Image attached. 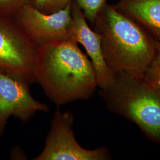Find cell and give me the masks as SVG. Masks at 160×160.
<instances>
[{
  "mask_svg": "<svg viewBox=\"0 0 160 160\" xmlns=\"http://www.w3.org/2000/svg\"><path fill=\"white\" fill-rule=\"evenodd\" d=\"M34 73L36 82L58 106L87 100L98 87L91 60L71 39H52L39 43Z\"/></svg>",
  "mask_w": 160,
  "mask_h": 160,
  "instance_id": "1",
  "label": "cell"
},
{
  "mask_svg": "<svg viewBox=\"0 0 160 160\" xmlns=\"http://www.w3.org/2000/svg\"><path fill=\"white\" fill-rule=\"evenodd\" d=\"M92 24L102 37L103 58L113 75L144 77L157 52L156 41L114 5L104 6Z\"/></svg>",
  "mask_w": 160,
  "mask_h": 160,
  "instance_id": "2",
  "label": "cell"
},
{
  "mask_svg": "<svg viewBox=\"0 0 160 160\" xmlns=\"http://www.w3.org/2000/svg\"><path fill=\"white\" fill-rule=\"evenodd\" d=\"M100 95L110 112L131 120L149 139L160 143V90L145 77L115 73Z\"/></svg>",
  "mask_w": 160,
  "mask_h": 160,
  "instance_id": "3",
  "label": "cell"
},
{
  "mask_svg": "<svg viewBox=\"0 0 160 160\" xmlns=\"http://www.w3.org/2000/svg\"><path fill=\"white\" fill-rule=\"evenodd\" d=\"M38 48L15 20L0 17V72L29 86L36 82L34 67Z\"/></svg>",
  "mask_w": 160,
  "mask_h": 160,
  "instance_id": "4",
  "label": "cell"
},
{
  "mask_svg": "<svg viewBox=\"0 0 160 160\" xmlns=\"http://www.w3.org/2000/svg\"><path fill=\"white\" fill-rule=\"evenodd\" d=\"M74 116L70 112H55L44 148L34 160H107L111 159L105 147L82 148L77 141L72 126Z\"/></svg>",
  "mask_w": 160,
  "mask_h": 160,
  "instance_id": "5",
  "label": "cell"
},
{
  "mask_svg": "<svg viewBox=\"0 0 160 160\" xmlns=\"http://www.w3.org/2000/svg\"><path fill=\"white\" fill-rule=\"evenodd\" d=\"M72 5V1L58 11L46 14L28 3L18 12L15 21L38 44L52 39H70Z\"/></svg>",
  "mask_w": 160,
  "mask_h": 160,
  "instance_id": "6",
  "label": "cell"
},
{
  "mask_svg": "<svg viewBox=\"0 0 160 160\" xmlns=\"http://www.w3.org/2000/svg\"><path fill=\"white\" fill-rule=\"evenodd\" d=\"M49 110L48 104L32 96L29 84L0 72V136L4 134L10 117L26 123L38 112Z\"/></svg>",
  "mask_w": 160,
  "mask_h": 160,
  "instance_id": "7",
  "label": "cell"
},
{
  "mask_svg": "<svg viewBox=\"0 0 160 160\" xmlns=\"http://www.w3.org/2000/svg\"><path fill=\"white\" fill-rule=\"evenodd\" d=\"M72 17L70 39L84 48L95 69L98 87L100 88H106L112 83L113 75L103 58L102 37L90 28L83 12L75 1L72 2Z\"/></svg>",
  "mask_w": 160,
  "mask_h": 160,
  "instance_id": "8",
  "label": "cell"
},
{
  "mask_svg": "<svg viewBox=\"0 0 160 160\" xmlns=\"http://www.w3.org/2000/svg\"><path fill=\"white\" fill-rule=\"evenodd\" d=\"M114 6L160 43V0H119Z\"/></svg>",
  "mask_w": 160,
  "mask_h": 160,
  "instance_id": "9",
  "label": "cell"
},
{
  "mask_svg": "<svg viewBox=\"0 0 160 160\" xmlns=\"http://www.w3.org/2000/svg\"><path fill=\"white\" fill-rule=\"evenodd\" d=\"M108 0H75L83 12L86 19L92 24Z\"/></svg>",
  "mask_w": 160,
  "mask_h": 160,
  "instance_id": "10",
  "label": "cell"
},
{
  "mask_svg": "<svg viewBox=\"0 0 160 160\" xmlns=\"http://www.w3.org/2000/svg\"><path fill=\"white\" fill-rule=\"evenodd\" d=\"M157 52L147 69L144 77L149 82L160 90V43L156 42Z\"/></svg>",
  "mask_w": 160,
  "mask_h": 160,
  "instance_id": "11",
  "label": "cell"
},
{
  "mask_svg": "<svg viewBox=\"0 0 160 160\" xmlns=\"http://www.w3.org/2000/svg\"><path fill=\"white\" fill-rule=\"evenodd\" d=\"M29 0H0V17H12L17 15L18 12Z\"/></svg>",
  "mask_w": 160,
  "mask_h": 160,
  "instance_id": "12",
  "label": "cell"
},
{
  "mask_svg": "<svg viewBox=\"0 0 160 160\" xmlns=\"http://www.w3.org/2000/svg\"><path fill=\"white\" fill-rule=\"evenodd\" d=\"M72 0H34V7L42 12L48 14L58 11Z\"/></svg>",
  "mask_w": 160,
  "mask_h": 160,
  "instance_id": "13",
  "label": "cell"
}]
</instances>
